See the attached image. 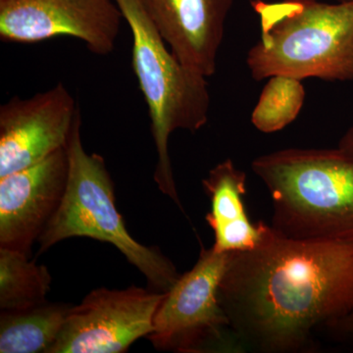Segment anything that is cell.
<instances>
[{
	"instance_id": "cell-1",
	"label": "cell",
	"mask_w": 353,
	"mask_h": 353,
	"mask_svg": "<svg viewBox=\"0 0 353 353\" xmlns=\"http://www.w3.org/2000/svg\"><path fill=\"white\" fill-rule=\"evenodd\" d=\"M218 296L245 352H311L315 332L353 308V241L294 240L270 225L257 248L232 252Z\"/></svg>"
},
{
	"instance_id": "cell-2",
	"label": "cell",
	"mask_w": 353,
	"mask_h": 353,
	"mask_svg": "<svg viewBox=\"0 0 353 353\" xmlns=\"http://www.w3.org/2000/svg\"><path fill=\"white\" fill-rule=\"evenodd\" d=\"M260 39L246 64L257 82L274 76L353 81V1L253 0Z\"/></svg>"
},
{
	"instance_id": "cell-3",
	"label": "cell",
	"mask_w": 353,
	"mask_h": 353,
	"mask_svg": "<svg viewBox=\"0 0 353 353\" xmlns=\"http://www.w3.org/2000/svg\"><path fill=\"white\" fill-rule=\"evenodd\" d=\"M268 190L271 226L301 241H353V158L340 148H288L253 160Z\"/></svg>"
},
{
	"instance_id": "cell-4",
	"label": "cell",
	"mask_w": 353,
	"mask_h": 353,
	"mask_svg": "<svg viewBox=\"0 0 353 353\" xmlns=\"http://www.w3.org/2000/svg\"><path fill=\"white\" fill-rule=\"evenodd\" d=\"M115 2L131 29L132 67L150 111L158 155L154 181L162 194L182 208L169 154V139L176 130L196 132L208 122V78L185 67L168 50L143 0Z\"/></svg>"
},
{
	"instance_id": "cell-5",
	"label": "cell",
	"mask_w": 353,
	"mask_h": 353,
	"mask_svg": "<svg viewBox=\"0 0 353 353\" xmlns=\"http://www.w3.org/2000/svg\"><path fill=\"white\" fill-rule=\"evenodd\" d=\"M81 127L79 113L66 145V190L57 212L39 236V254L60 241L78 236L108 243L145 276L152 290L168 292L180 274L159 248L141 245L130 234L116 208L114 183L105 160L97 153L85 152Z\"/></svg>"
},
{
	"instance_id": "cell-6",
	"label": "cell",
	"mask_w": 353,
	"mask_h": 353,
	"mask_svg": "<svg viewBox=\"0 0 353 353\" xmlns=\"http://www.w3.org/2000/svg\"><path fill=\"white\" fill-rule=\"evenodd\" d=\"M231 254L201 248L196 265L165 292L148 336L153 347L179 353L245 352L218 296Z\"/></svg>"
},
{
	"instance_id": "cell-7",
	"label": "cell",
	"mask_w": 353,
	"mask_h": 353,
	"mask_svg": "<svg viewBox=\"0 0 353 353\" xmlns=\"http://www.w3.org/2000/svg\"><path fill=\"white\" fill-rule=\"evenodd\" d=\"M165 292L143 288H101L72 306L48 353H121L153 331Z\"/></svg>"
},
{
	"instance_id": "cell-8",
	"label": "cell",
	"mask_w": 353,
	"mask_h": 353,
	"mask_svg": "<svg viewBox=\"0 0 353 353\" xmlns=\"http://www.w3.org/2000/svg\"><path fill=\"white\" fill-rule=\"evenodd\" d=\"M122 19L115 0H0V39L6 43L71 37L105 57L115 48Z\"/></svg>"
},
{
	"instance_id": "cell-9",
	"label": "cell",
	"mask_w": 353,
	"mask_h": 353,
	"mask_svg": "<svg viewBox=\"0 0 353 353\" xmlns=\"http://www.w3.org/2000/svg\"><path fill=\"white\" fill-rule=\"evenodd\" d=\"M80 108L62 83L0 106V178L65 148Z\"/></svg>"
},
{
	"instance_id": "cell-10",
	"label": "cell",
	"mask_w": 353,
	"mask_h": 353,
	"mask_svg": "<svg viewBox=\"0 0 353 353\" xmlns=\"http://www.w3.org/2000/svg\"><path fill=\"white\" fill-rule=\"evenodd\" d=\"M66 146L39 163L0 178V248L31 256L66 190Z\"/></svg>"
},
{
	"instance_id": "cell-11",
	"label": "cell",
	"mask_w": 353,
	"mask_h": 353,
	"mask_svg": "<svg viewBox=\"0 0 353 353\" xmlns=\"http://www.w3.org/2000/svg\"><path fill=\"white\" fill-rule=\"evenodd\" d=\"M174 55L199 75L211 77L234 0H143Z\"/></svg>"
},
{
	"instance_id": "cell-12",
	"label": "cell",
	"mask_w": 353,
	"mask_h": 353,
	"mask_svg": "<svg viewBox=\"0 0 353 353\" xmlns=\"http://www.w3.org/2000/svg\"><path fill=\"white\" fill-rule=\"evenodd\" d=\"M245 172L231 159L224 160L209 171L202 181L210 201L206 222L214 233L213 248L218 252H248L257 248L270 225L252 223L246 213Z\"/></svg>"
},
{
	"instance_id": "cell-13",
	"label": "cell",
	"mask_w": 353,
	"mask_h": 353,
	"mask_svg": "<svg viewBox=\"0 0 353 353\" xmlns=\"http://www.w3.org/2000/svg\"><path fill=\"white\" fill-rule=\"evenodd\" d=\"M72 306L46 301L22 310H1L0 352L48 353L61 333Z\"/></svg>"
},
{
	"instance_id": "cell-14",
	"label": "cell",
	"mask_w": 353,
	"mask_h": 353,
	"mask_svg": "<svg viewBox=\"0 0 353 353\" xmlns=\"http://www.w3.org/2000/svg\"><path fill=\"white\" fill-rule=\"evenodd\" d=\"M52 278L43 265L30 256L0 248V309L22 310L48 301Z\"/></svg>"
},
{
	"instance_id": "cell-15",
	"label": "cell",
	"mask_w": 353,
	"mask_h": 353,
	"mask_svg": "<svg viewBox=\"0 0 353 353\" xmlns=\"http://www.w3.org/2000/svg\"><path fill=\"white\" fill-rule=\"evenodd\" d=\"M304 101L305 90L301 80L285 76L271 77L253 109V126L265 134L281 131L296 119Z\"/></svg>"
},
{
	"instance_id": "cell-16",
	"label": "cell",
	"mask_w": 353,
	"mask_h": 353,
	"mask_svg": "<svg viewBox=\"0 0 353 353\" xmlns=\"http://www.w3.org/2000/svg\"><path fill=\"white\" fill-rule=\"evenodd\" d=\"M325 329L336 343L353 347V308L340 319L330 323Z\"/></svg>"
},
{
	"instance_id": "cell-17",
	"label": "cell",
	"mask_w": 353,
	"mask_h": 353,
	"mask_svg": "<svg viewBox=\"0 0 353 353\" xmlns=\"http://www.w3.org/2000/svg\"><path fill=\"white\" fill-rule=\"evenodd\" d=\"M341 152H345L348 157L353 158V125L341 137L339 148Z\"/></svg>"
},
{
	"instance_id": "cell-18",
	"label": "cell",
	"mask_w": 353,
	"mask_h": 353,
	"mask_svg": "<svg viewBox=\"0 0 353 353\" xmlns=\"http://www.w3.org/2000/svg\"><path fill=\"white\" fill-rule=\"evenodd\" d=\"M338 2H348V1H353V0H336Z\"/></svg>"
}]
</instances>
